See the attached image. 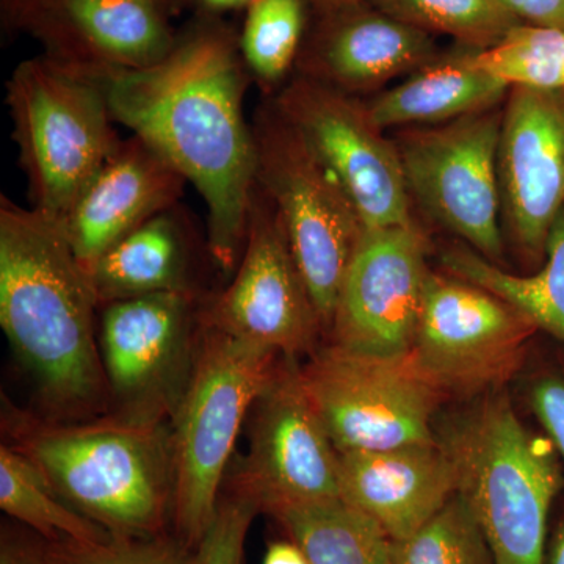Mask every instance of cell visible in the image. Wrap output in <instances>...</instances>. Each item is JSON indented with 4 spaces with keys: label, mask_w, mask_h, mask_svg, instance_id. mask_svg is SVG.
I'll return each mask as SVG.
<instances>
[{
    "label": "cell",
    "mask_w": 564,
    "mask_h": 564,
    "mask_svg": "<svg viewBox=\"0 0 564 564\" xmlns=\"http://www.w3.org/2000/svg\"><path fill=\"white\" fill-rule=\"evenodd\" d=\"M278 352L207 326L174 411L173 518L196 549L217 514L223 475L252 404L272 377Z\"/></svg>",
    "instance_id": "obj_6"
},
{
    "label": "cell",
    "mask_w": 564,
    "mask_h": 564,
    "mask_svg": "<svg viewBox=\"0 0 564 564\" xmlns=\"http://www.w3.org/2000/svg\"><path fill=\"white\" fill-rule=\"evenodd\" d=\"M510 85L478 68L473 57L425 66L399 87L383 93L367 113L378 129L455 121L492 109Z\"/></svg>",
    "instance_id": "obj_21"
},
{
    "label": "cell",
    "mask_w": 564,
    "mask_h": 564,
    "mask_svg": "<svg viewBox=\"0 0 564 564\" xmlns=\"http://www.w3.org/2000/svg\"><path fill=\"white\" fill-rule=\"evenodd\" d=\"M458 492L484 530L494 564H545L547 522L562 473L554 454L522 425L505 393H488L445 426Z\"/></svg>",
    "instance_id": "obj_4"
},
{
    "label": "cell",
    "mask_w": 564,
    "mask_h": 564,
    "mask_svg": "<svg viewBox=\"0 0 564 564\" xmlns=\"http://www.w3.org/2000/svg\"><path fill=\"white\" fill-rule=\"evenodd\" d=\"M536 329L494 293L429 273L408 358L437 391L475 395L511 377Z\"/></svg>",
    "instance_id": "obj_10"
},
{
    "label": "cell",
    "mask_w": 564,
    "mask_h": 564,
    "mask_svg": "<svg viewBox=\"0 0 564 564\" xmlns=\"http://www.w3.org/2000/svg\"><path fill=\"white\" fill-rule=\"evenodd\" d=\"M98 296L57 218L0 202V325L65 417L101 406L107 392L95 343Z\"/></svg>",
    "instance_id": "obj_2"
},
{
    "label": "cell",
    "mask_w": 564,
    "mask_h": 564,
    "mask_svg": "<svg viewBox=\"0 0 564 564\" xmlns=\"http://www.w3.org/2000/svg\"><path fill=\"white\" fill-rule=\"evenodd\" d=\"M25 426L18 451L74 510L121 536L161 533L174 491L172 434L161 423Z\"/></svg>",
    "instance_id": "obj_3"
},
{
    "label": "cell",
    "mask_w": 564,
    "mask_h": 564,
    "mask_svg": "<svg viewBox=\"0 0 564 564\" xmlns=\"http://www.w3.org/2000/svg\"><path fill=\"white\" fill-rule=\"evenodd\" d=\"M276 106L340 182L366 231L414 225L399 151L366 107L313 77L293 82Z\"/></svg>",
    "instance_id": "obj_12"
},
{
    "label": "cell",
    "mask_w": 564,
    "mask_h": 564,
    "mask_svg": "<svg viewBox=\"0 0 564 564\" xmlns=\"http://www.w3.org/2000/svg\"><path fill=\"white\" fill-rule=\"evenodd\" d=\"M33 209L65 223L121 141L88 66L47 55L21 63L7 85Z\"/></svg>",
    "instance_id": "obj_5"
},
{
    "label": "cell",
    "mask_w": 564,
    "mask_h": 564,
    "mask_svg": "<svg viewBox=\"0 0 564 564\" xmlns=\"http://www.w3.org/2000/svg\"><path fill=\"white\" fill-rule=\"evenodd\" d=\"M302 369L304 388L337 452L430 444L443 392L410 358L381 359L332 345Z\"/></svg>",
    "instance_id": "obj_8"
},
{
    "label": "cell",
    "mask_w": 564,
    "mask_h": 564,
    "mask_svg": "<svg viewBox=\"0 0 564 564\" xmlns=\"http://www.w3.org/2000/svg\"><path fill=\"white\" fill-rule=\"evenodd\" d=\"M429 273L414 225L364 229L334 311V345L370 358H406Z\"/></svg>",
    "instance_id": "obj_14"
},
{
    "label": "cell",
    "mask_w": 564,
    "mask_h": 564,
    "mask_svg": "<svg viewBox=\"0 0 564 564\" xmlns=\"http://www.w3.org/2000/svg\"><path fill=\"white\" fill-rule=\"evenodd\" d=\"M46 475L18 448H0V507L51 540L96 543L111 536L109 530L58 499Z\"/></svg>",
    "instance_id": "obj_25"
},
{
    "label": "cell",
    "mask_w": 564,
    "mask_h": 564,
    "mask_svg": "<svg viewBox=\"0 0 564 564\" xmlns=\"http://www.w3.org/2000/svg\"><path fill=\"white\" fill-rule=\"evenodd\" d=\"M184 176L144 141H121L65 223L82 265L93 263L180 198Z\"/></svg>",
    "instance_id": "obj_19"
},
{
    "label": "cell",
    "mask_w": 564,
    "mask_h": 564,
    "mask_svg": "<svg viewBox=\"0 0 564 564\" xmlns=\"http://www.w3.org/2000/svg\"><path fill=\"white\" fill-rule=\"evenodd\" d=\"M510 87L564 91V31L519 24L496 46L470 55Z\"/></svg>",
    "instance_id": "obj_27"
},
{
    "label": "cell",
    "mask_w": 564,
    "mask_h": 564,
    "mask_svg": "<svg viewBox=\"0 0 564 564\" xmlns=\"http://www.w3.org/2000/svg\"><path fill=\"white\" fill-rule=\"evenodd\" d=\"M314 2L325 11H333L358 6L362 0H314Z\"/></svg>",
    "instance_id": "obj_38"
},
{
    "label": "cell",
    "mask_w": 564,
    "mask_h": 564,
    "mask_svg": "<svg viewBox=\"0 0 564 564\" xmlns=\"http://www.w3.org/2000/svg\"><path fill=\"white\" fill-rule=\"evenodd\" d=\"M192 293H154L107 304L101 358L111 392L122 403L118 419L161 423L176 411L191 378Z\"/></svg>",
    "instance_id": "obj_15"
},
{
    "label": "cell",
    "mask_w": 564,
    "mask_h": 564,
    "mask_svg": "<svg viewBox=\"0 0 564 564\" xmlns=\"http://www.w3.org/2000/svg\"><path fill=\"white\" fill-rule=\"evenodd\" d=\"M99 303L188 291L187 245L170 210L115 243L88 269Z\"/></svg>",
    "instance_id": "obj_22"
},
{
    "label": "cell",
    "mask_w": 564,
    "mask_h": 564,
    "mask_svg": "<svg viewBox=\"0 0 564 564\" xmlns=\"http://www.w3.org/2000/svg\"><path fill=\"white\" fill-rule=\"evenodd\" d=\"M303 29L304 0H254L248 7L239 50L263 84H274L291 68Z\"/></svg>",
    "instance_id": "obj_29"
},
{
    "label": "cell",
    "mask_w": 564,
    "mask_h": 564,
    "mask_svg": "<svg viewBox=\"0 0 564 564\" xmlns=\"http://www.w3.org/2000/svg\"><path fill=\"white\" fill-rule=\"evenodd\" d=\"M529 403L564 462V366H554L533 378Z\"/></svg>",
    "instance_id": "obj_32"
},
{
    "label": "cell",
    "mask_w": 564,
    "mask_h": 564,
    "mask_svg": "<svg viewBox=\"0 0 564 564\" xmlns=\"http://www.w3.org/2000/svg\"><path fill=\"white\" fill-rule=\"evenodd\" d=\"M198 2L206 11H212V13H223V11L250 7L254 0H198Z\"/></svg>",
    "instance_id": "obj_36"
},
{
    "label": "cell",
    "mask_w": 564,
    "mask_h": 564,
    "mask_svg": "<svg viewBox=\"0 0 564 564\" xmlns=\"http://www.w3.org/2000/svg\"><path fill=\"white\" fill-rule=\"evenodd\" d=\"M262 564H311L299 544L276 543L267 551Z\"/></svg>",
    "instance_id": "obj_35"
},
{
    "label": "cell",
    "mask_w": 564,
    "mask_h": 564,
    "mask_svg": "<svg viewBox=\"0 0 564 564\" xmlns=\"http://www.w3.org/2000/svg\"><path fill=\"white\" fill-rule=\"evenodd\" d=\"M443 263L459 280L499 296L536 328L564 344V209L549 232L545 263L540 272L518 276L467 248L444 251Z\"/></svg>",
    "instance_id": "obj_23"
},
{
    "label": "cell",
    "mask_w": 564,
    "mask_h": 564,
    "mask_svg": "<svg viewBox=\"0 0 564 564\" xmlns=\"http://www.w3.org/2000/svg\"><path fill=\"white\" fill-rule=\"evenodd\" d=\"M545 564H564V521L555 530L552 543L549 545Z\"/></svg>",
    "instance_id": "obj_37"
},
{
    "label": "cell",
    "mask_w": 564,
    "mask_h": 564,
    "mask_svg": "<svg viewBox=\"0 0 564 564\" xmlns=\"http://www.w3.org/2000/svg\"><path fill=\"white\" fill-rule=\"evenodd\" d=\"M340 499L372 518L392 543L406 540L458 492L440 441L380 452H339Z\"/></svg>",
    "instance_id": "obj_18"
},
{
    "label": "cell",
    "mask_w": 564,
    "mask_h": 564,
    "mask_svg": "<svg viewBox=\"0 0 564 564\" xmlns=\"http://www.w3.org/2000/svg\"><path fill=\"white\" fill-rule=\"evenodd\" d=\"M240 62L229 32L203 24L148 68L85 65L101 85L111 118L172 163L203 196L210 254L226 272L242 254L256 187Z\"/></svg>",
    "instance_id": "obj_1"
},
{
    "label": "cell",
    "mask_w": 564,
    "mask_h": 564,
    "mask_svg": "<svg viewBox=\"0 0 564 564\" xmlns=\"http://www.w3.org/2000/svg\"><path fill=\"white\" fill-rule=\"evenodd\" d=\"M393 544V564H494L491 547L462 492L406 540Z\"/></svg>",
    "instance_id": "obj_28"
},
{
    "label": "cell",
    "mask_w": 564,
    "mask_h": 564,
    "mask_svg": "<svg viewBox=\"0 0 564 564\" xmlns=\"http://www.w3.org/2000/svg\"><path fill=\"white\" fill-rule=\"evenodd\" d=\"M0 564H52L46 551L39 552L31 545L14 543L3 538Z\"/></svg>",
    "instance_id": "obj_34"
},
{
    "label": "cell",
    "mask_w": 564,
    "mask_h": 564,
    "mask_svg": "<svg viewBox=\"0 0 564 564\" xmlns=\"http://www.w3.org/2000/svg\"><path fill=\"white\" fill-rule=\"evenodd\" d=\"M522 24L563 29L564 0H500Z\"/></svg>",
    "instance_id": "obj_33"
},
{
    "label": "cell",
    "mask_w": 564,
    "mask_h": 564,
    "mask_svg": "<svg viewBox=\"0 0 564 564\" xmlns=\"http://www.w3.org/2000/svg\"><path fill=\"white\" fill-rule=\"evenodd\" d=\"M191 549L182 541L155 536L110 538L96 543L61 540L46 549L52 564H193Z\"/></svg>",
    "instance_id": "obj_30"
},
{
    "label": "cell",
    "mask_w": 564,
    "mask_h": 564,
    "mask_svg": "<svg viewBox=\"0 0 564 564\" xmlns=\"http://www.w3.org/2000/svg\"><path fill=\"white\" fill-rule=\"evenodd\" d=\"M248 417L250 451L234 478V492L270 514L340 499L339 452L295 359L284 356V362H276Z\"/></svg>",
    "instance_id": "obj_11"
},
{
    "label": "cell",
    "mask_w": 564,
    "mask_h": 564,
    "mask_svg": "<svg viewBox=\"0 0 564 564\" xmlns=\"http://www.w3.org/2000/svg\"><path fill=\"white\" fill-rule=\"evenodd\" d=\"M256 184L280 215L293 259L323 326L332 328L340 285L364 226L340 182L274 104L251 128Z\"/></svg>",
    "instance_id": "obj_7"
},
{
    "label": "cell",
    "mask_w": 564,
    "mask_h": 564,
    "mask_svg": "<svg viewBox=\"0 0 564 564\" xmlns=\"http://www.w3.org/2000/svg\"><path fill=\"white\" fill-rule=\"evenodd\" d=\"M20 7L51 55L69 62L148 68L177 43L170 14L152 0H21Z\"/></svg>",
    "instance_id": "obj_17"
},
{
    "label": "cell",
    "mask_w": 564,
    "mask_h": 564,
    "mask_svg": "<svg viewBox=\"0 0 564 564\" xmlns=\"http://www.w3.org/2000/svg\"><path fill=\"white\" fill-rule=\"evenodd\" d=\"M502 115L488 109L404 133L395 144L411 196L488 261L503 254L499 215Z\"/></svg>",
    "instance_id": "obj_9"
},
{
    "label": "cell",
    "mask_w": 564,
    "mask_h": 564,
    "mask_svg": "<svg viewBox=\"0 0 564 564\" xmlns=\"http://www.w3.org/2000/svg\"><path fill=\"white\" fill-rule=\"evenodd\" d=\"M356 7L326 11L328 22L315 41V69L332 87L369 90L432 61L436 46L429 32Z\"/></svg>",
    "instance_id": "obj_20"
},
{
    "label": "cell",
    "mask_w": 564,
    "mask_h": 564,
    "mask_svg": "<svg viewBox=\"0 0 564 564\" xmlns=\"http://www.w3.org/2000/svg\"><path fill=\"white\" fill-rule=\"evenodd\" d=\"M499 184L514 242L540 261L564 209L562 91L513 87L500 129Z\"/></svg>",
    "instance_id": "obj_16"
},
{
    "label": "cell",
    "mask_w": 564,
    "mask_h": 564,
    "mask_svg": "<svg viewBox=\"0 0 564 564\" xmlns=\"http://www.w3.org/2000/svg\"><path fill=\"white\" fill-rule=\"evenodd\" d=\"M152 2L158 3L159 7L166 13L172 14L174 11L181 9L184 6L185 0H152Z\"/></svg>",
    "instance_id": "obj_39"
},
{
    "label": "cell",
    "mask_w": 564,
    "mask_h": 564,
    "mask_svg": "<svg viewBox=\"0 0 564 564\" xmlns=\"http://www.w3.org/2000/svg\"><path fill=\"white\" fill-rule=\"evenodd\" d=\"M261 511L250 497L232 494L218 505L217 514L196 545L193 564H242L245 541L252 519Z\"/></svg>",
    "instance_id": "obj_31"
},
{
    "label": "cell",
    "mask_w": 564,
    "mask_h": 564,
    "mask_svg": "<svg viewBox=\"0 0 564 564\" xmlns=\"http://www.w3.org/2000/svg\"><path fill=\"white\" fill-rule=\"evenodd\" d=\"M207 326L295 359L322 326L273 203L256 184L236 276L207 314Z\"/></svg>",
    "instance_id": "obj_13"
},
{
    "label": "cell",
    "mask_w": 564,
    "mask_h": 564,
    "mask_svg": "<svg viewBox=\"0 0 564 564\" xmlns=\"http://www.w3.org/2000/svg\"><path fill=\"white\" fill-rule=\"evenodd\" d=\"M273 516L311 564H393L391 538L343 499L281 508Z\"/></svg>",
    "instance_id": "obj_24"
},
{
    "label": "cell",
    "mask_w": 564,
    "mask_h": 564,
    "mask_svg": "<svg viewBox=\"0 0 564 564\" xmlns=\"http://www.w3.org/2000/svg\"><path fill=\"white\" fill-rule=\"evenodd\" d=\"M381 11L422 31L443 32L480 51L522 24L500 0H375Z\"/></svg>",
    "instance_id": "obj_26"
}]
</instances>
